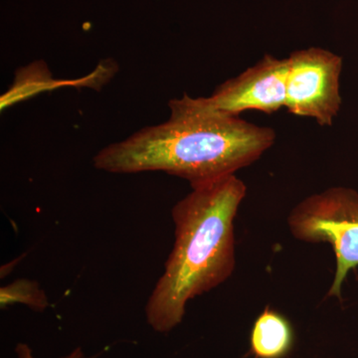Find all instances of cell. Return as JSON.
Masks as SVG:
<instances>
[{"instance_id":"obj_3","label":"cell","mask_w":358,"mask_h":358,"mask_svg":"<svg viewBox=\"0 0 358 358\" xmlns=\"http://www.w3.org/2000/svg\"><path fill=\"white\" fill-rule=\"evenodd\" d=\"M289 232L306 243H327L336 257L327 298L341 299L346 278L358 268V192L336 186L313 193L289 212Z\"/></svg>"},{"instance_id":"obj_4","label":"cell","mask_w":358,"mask_h":358,"mask_svg":"<svg viewBox=\"0 0 358 358\" xmlns=\"http://www.w3.org/2000/svg\"><path fill=\"white\" fill-rule=\"evenodd\" d=\"M286 109L289 114L310 117L320 127L333 126L341 110L343 58L338 54L310 47L288 57Z\"/></svg>"},{"instance_id":"obj_8","label":"cell","mask_w":358,"mask_h":358,"mask_svg":"<svg viewBox=\"0 0 358 358\" xmlns=\"http://www.w3.org/2000/svg\"><path fill=\"white\" fill-rule=\"evenodd\" d=\"M15 352L18 358H34L32 355V350H30L29 346L25 345V343H20V345H17ZM62 358H84V355L81 350H77L71 353L70 355H68V357Z\"/></svg>"},{"instance_id":"obj_6","label":"cell","mask_w":358,"mask_h":358,"mask_svg":"<svg viewBox=\"0 0 358 358\" xmlns=\"http://www.w3.org/2000/svg\"><path fill=\"white\" fill-rule=\"evenodd\" d=\"M293 327L284 315L267 307L257 317L250 336L256 358H284L293 348Z\"/></svg>"},{"instance_id":"obj_5","label":"cell","mask_w":358,"mask_h":358,"mask_svg":"<svg viewBox=\"0 0 358 358\" xmlns=\"http://www.w3.org/2000/svg\"><path fill=\"white\" fill-rule=\"evenodd\" d=\"M288 58L267 54L255 65L237 77L221 84L210 96H182L194 109L229 117H239L246 110L273 114L286 107Z\"/></svg>"},{"instance_id":"obj_7","label":"cell","mask_w":358,"mask_h":358,"mask_svg":"<svg viewBox=\"0 0 358 358\" xmlns=\"http://www.w3.org/2000/svg\"><path fill=\"white\" fill-rule=\"evenodd\" d=\"M24 303L30 308L43 312L49 306L48 298L38 282L31 280L20 279L0 289L1 308L13 303Z\"/></svg>"},{"instance_id":"obj_1","label":"cell","mask_w":358,"mask_h":358,"mask_svg":"<svg viewBox=\"0 0 358 358\" xmlns=\"http://www.w3.org/2000/svg\"><path fill=\"white\" fill-rule=\"evenodd\" d=\"M169 106L166 122L103 148L94 157V167L115 174L162 171L194 185L251 166L277 138L272 128L202 112L183 98Z\"/></svg>"},{"instance_id":"obj_2","label":"cell","mask_w":358,"mask_h":358,"mask_svg":"<svg viewBox=\"0 0 358 358\" xmlns=\"http://www.w3.org/2000/svg\"><path fill=\"white\" fill-rule=\"evenodd\" d=\"M247 186L236 174L192 185L174 205L173 248L145 305L148 324L169 333L193 299L230 279L236 268L234 222Z\"/></svg>"}]
</instances>
